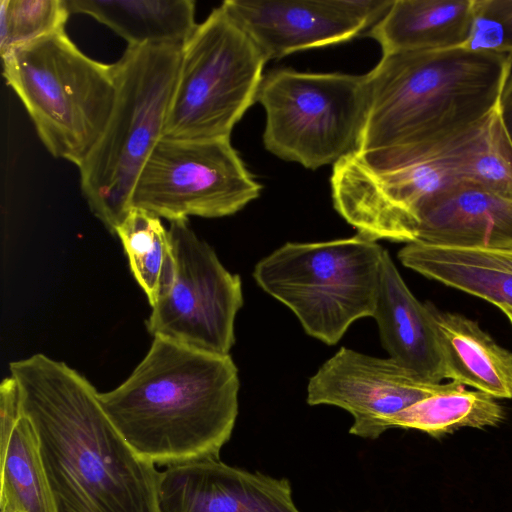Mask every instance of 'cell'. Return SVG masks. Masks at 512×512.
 Masks as SVG:
<instances>
[{"instance_id": "8992f818", "label": "cell", "mask_w": 512, "mask_h": 512, "mask_svg": "<svg viewBox=\"0 0 512 512\" xmlns=\"http://www.w3.org/2000/svg\"><path fill=\"white\" fill-rule=\"evenodd\" d=\"M384 250L359 233L325 242H288L261 259L253 277L295 314L308 335L334 345L353 322L372 317Z\"/></svg>"}, {"instance_id": "e0dca14e", "label": "cell", "mask_w": 512, "mask_h": 512, "mask_svg": "<svg viewBox=\"0 0 512 512\" xmlns=\"http://www.w3.org/2000/svg\"><path fill=\"white\" fill-rule=\"evenodd\" d=\"M474 0H394L367 35L383 53L459 48L466 42Z\"/></svg>"}, {"instance_id": "9a60e30c", "label": "cell", "mask_w": 512, "mask_h": 512, "mask_svg": "<svg viewBox=\"0 0 512 512\" xmlns=\"http://www.w3.org/2000/svg\"><path fill=\"white\" fill-rule=\"evenodd\" d=\"M372 317L389 357L425 381L441 383L442 356L428 303L410 291L384 250Z\"/></svg>"}, {"instance_id": "603a6c76", "label": "cell", "mask_w": 512, "mask_h": 512, "mask_svg": "<svg viewBox=\"0 0 512 512\" xmlns=\"http://www.w3.org/2000/svg\"><path fill=\"white\" fill-rule=\"evenodd\" d=\"M115 235L123 245L135 280L152 307L167 287L173 271L168 229L159 216L131 207Z\"/></svg>"}, {"instance_id": "5bb4252c", "label": "cell", "mask_w": 512, "mask_h": 512, "mask_svg": "<svg viewBox=\"0 0 512 512\" xmlns=\"http://www.w3.org/2000/svg\"><path fill=\"white\" fill-rule=\"evenodd\" d=\"M416 242L466 249H512V198L455 180L420 210Z\"/></svg>"}, {"instance_id": "ac0fdd59", "label": "cell", "mask_w": 512, "mask_h": 512, "mask_svg": "<svg viewBox=\"0 0 512 512\" xmlns=\"http://www.w3.org/2000/svg\"><path fill=\"white\" fill-rule=\"evenodd\" d=\"M70 13L106 25L128 46H183L197 27L193 0H66Z\"/></svg>"}, {"instance_id": "7c38bea8", "label": "cell", "mask_w": 512, "mask_h": 512, "mask_svg": "<svg viewBox=\"0 0 512 512\" xmlns=\"http://www.w3.org/2000/svg\"><path fill=\"white\" fill-rule=\"evenodd\" d=\"M159 512H300L287 479L232 467L220 457L166 467Z\"/></svg>"}, {"instance_id": "4fadbf2b", "label": "cell", "mask_w": 512, "mask_h": 512, "mask_svg": "<svg viewBox=\"0 0 512 512\" xmlns=\"http://www.w3.org/2000/svg\"><path fill=\"white\" fill-rule=\"evenodd\" d=\"M221 5L267 60L346 42L366 32L333 0H226Z\"/></svg>"}, {"instance_id": "cb8c5ba5", "label": "cell", "mask_w": 512, "mask_h": 512, "mask_svg": "<svg viewBox=\"0 0 512 512\" xmlns=\"http://www.w3.org/2000/svg\"><path fill=\"white\" fill-rule=\"evenodd\" d=\"M66 0H1L0 55L64 30L70 15Z\"/></svg>"}, {"instance_id": "3957f363", "label": "cell", "mask_w": 512, "mask_h": 512, "mask_svg": "<svg viewBox=\"0 0 512 512\" xmlns=\"http://www.w3.org/2000/svg\"><path fill=\"white\" fill-rule=\"evenodd\" d=\"M239 387L230 354L153 337L131 375L99 401L139 457L168 467L219 457L234 429Z\"/></svg>"}, {"instance_id": "ba28073f", "label": "cell", "mask_w": 512, "mask_h": 512, "mask_svg": "<svg viewBox=\"0 0 512 512\" xmlns=\"http://www.w3.org/2000/svg\"><path fill=\"white\" fill-rule=\"evenodd\" d=\"M257 101L266 114L263 142L275 156L314 170L357 151L365 75L281 68L263 77Z\"/></svg>"}, {"instance_id": "277c9868", "label": "cell", "mask_w": 512, "mask_h": 512, "mask_svg": "<svg viewBox=\"0 0 512 512\" xmlns=\"http://www.w3.org/2000/svg\"><path fill=\"white\" fill-rule=\"evenodd\" d=\"M182 48L128 46L114 63V108L101 138L78 166L89 209L112 234L130 210L138 176L163 137Z\"/></svg>"}, {"instance_id": "4dcf8cb0", "label": "cell", "mask_w": 512, "mask_h": 512, "mask_svg": "<svg viewBox=\"0 0 512 512\" xmlns=\"http://www.w3.org/2000/svg\"><path fill=\"white\" fill-rule=\"evenodd\" d=\"M0 512H20V511H0Z\"/></svg>"}, {"instance_id": "f546056e", "label": "cell", "mask_w": 512, "mask_h": 512, "mask_svg": "<svg viewBox=\"0 0 512 512\" xmlns=\"http://www.w3.org/2000/svg\"><path fill=\"white\" fill-rule=\"evenodd\" d=\"M497 308L502 311V313L507 317L510 324L512 325V307L506 306V305H500V306H497Z\"/></svg>"}, {"instance_id": "52a82bcc", "label": "cell", "mask_w": 512, "mask_h": 512, "mask_svg": "<svg viewBox=\"0 0 512 512\" xmlns=\"http://www.w3.org/2000/svg\"><path fill=\"white\" fill-rule=\"evenodd\" d=\"M268 60L221 5L183 45L163 137L230 139L257 101Z\"/></svg>"}, {"instance_id": "f1b7e54d", "label": "cell", "mask_w": 512, "mask_h": 512, "mask_svg": "<svg viewBox=\"0 0 512 512\" xmlns=\"http://www.w3.org/2000/svg\"><path fill=\"white\" fill-rule=\"evenodd\" d=\"M491 10L500 18L505 26L507 46L506 52L512 57V0H487Z\"/></svg>"}, {"instance_id": "d4e9b609", "label": "cell", "mask_w": 512, "mask_h": 512, "mask_svg": "<svg viewBox=\"0 0 512 512\" xmlns=\"http://www.w3.org/2000/svg\"><path fill=\"white\" fill-rule=\"evenodd\" d=\"M506 46V30L500 18L491 10L487 0H474L470 31L462 48L507 54Z\"/></svg>"}, {"instance_id": "d6986e66", "label": "cell", "mask_w": 512, "mask_h": 512, "mask_svg": "<svg viewBox=\"0 0 512 512\" xmlns=\"http://www.w3.org/2000/svg\"><path fill=\"white\" fill-rule=\"evenodd\" d=\"M405 267L446 286L512 307V272L475 259L460 248L408 243L398 253Z\"/></svg>"}, {"instance_id": "7402d4cb", "label": "cell", "mask_w": 512, "mask_h": 512, "mask_svg": "<svg viewBox=\"0 0 512 512\" xmlns=\"http://www.w3.org/2000/svg\"><path fill=\"white\" fill-rule=\"evenodd\" d=\"M503 420L504 410L495 398L458 384L399 412L388 427L417 429L439 437L464 427L496 426Z\"/></svg>"}, {"instance_id": "8fae6325", "label": "cell", "mask_w": 512, "mask_h": 512, "mask_svg": "<svg viewBox=\"0 0 512 512\" xmlns=\"http://www.w3.org/2000/svg\"><path fill=\"white\" fill-rule=\"evenodd\" d=\"M458 384L428 382L395 360L342 347L310 378L309 405H332L353 417L350 434L377 439L389 420L413 404Z\"/></svg>"}, {"instance_id": "5b68a950", "label": "cell", "mask_w": 512, "mask_h": 512, "mask_svg": "<svg viewBox=\"0 0 512 512\" xmlns=\"http://www.w3.org/2000/svg\"><path fill=\"white\" fill-rule=\"evenodd\" d=\"M7 85L45 148L77 167L101 138L116 99L113 64L84 54L65 29L2 57Z\"/></svg>"}, {"instance_id": "44dd1931", "label": "cell", "mask_w": 512, "mask_h": 512, "mask_svg": "<svg viewBox=\"0 0 512 512\" xmlns=\"http://www.w3.org/2000/svg\"><path fill=\"white\" fill-rule=\"evenodd\" d=\"M437 154L456 180L480 185L512 198V144L497 110Z\"/></svg>"}, {"instance_id": "9c48e42d", "label": "cell", "mask_w": 512, "mask_h": 512, "mask_svg": "<svg viewBox=\"0 0 512 512\" xmlns=\"http://www.w3.org/2000/svg\"><path fill=\"white\" fill-rule=\"evenodd\" d=\"M261 185L247 170L230 139L162 137L135 183L131 207L160 218L232 215L259 197Z\"/></svg>"}, {"instance_id": "2e32d148", "label": "cell", "mask_w": 512, "mask_h": 512, "mask_svg": "<svg viewBox=\"0 0 512 512\" xmlns=\"http://www.w3.org/2000/svg\"><path fill=\"white\" fill-rule=\"evenodd\" d=\"M427 303L444 378L495 399H512V352L500 346L476 321Z\"/></svg>"}, {"instance_id": "7a4b0ae2", "label": "cell", "mask_w": 512, "mask_h": 512, "mask_svg": "<svg viewBox=\"0 0 512 512\" xmlns=\"http://www.w3.org/2000/svg\"><path fill=\"white\" fill-rule=\"evenodd\" d=\"M511 68L510 55L462 47L383 53L365 75L355 155L372 169L434 156L495 111Z\"/></svg>"}, {"instance_id": "484cf974", "label": "cell", "mask_w": 512, "mask_h": 512, "mask_svg": "<svg viewBox=\"0 0 512 512\" xmlns=\"http://www.w3.org/2000/svg\"><path fill=\"white\" fill-rule=\"evenodd\" d=\"M23 414L20 387L17 380L10 375L0 384V442L8 438Z\"/></svg>"}, {"instance_id": "30bf717a", "label": "cell", "mask_w": 512, "mask_h": 512, "mask_svg": "<svg viewBox=\"0 0 512 512\" xmlns=\"http://www.w3.org/2000/svg\"><path fill=\"white\" fill-rule=\"evenodd\" d=\"M173 271L146 320L148 332L187 347L228 355L243 306L239 275L229 272L188 219L170 221Z\"/></svg>"}, {"instance_id": "6da1fadb", "label": "cell", "mask_w": 512, "mask_h": 512, "mask_svg": "<svg viewBox=\"0 0 512 512\" xmlns=\"http://www.w3.org/2000/svg\"><path fill=\"white\" fill-rule=\"evenodd\" d=\"M9 369L36 428L58 512H159L160 472L127 444L84 376L41 353Z\"/></svg>"}, {"instance_id": "4316f807", "label": "cell", "mask_w": 512, "mask_h": 512, "mask_svg": "<svg viewBox=\"0 0 512 512\" xmlns=\"http://www.w3.org/2000/svg\"><path fill=\"white\" fill-rule=\"evenodd\" d=\"M469 256L512 272V249H466Z\"/></svg>"}, {"instance_id": "83f0119b", "label": "cell", "mask_w": 512, "mask_h": 512, "mask_svg": "<svg viewBox=\"0 0 512 512\" xmlns=\"http://www.w3.org/2000/svg\"><path fill=\"white\" fill-rule=\"evenodd\" d=\"M499 119L512 144V75L504 83L496 107Z\"/></svg>"}, {"instance_id": "ffe728a7", "label": "cell", "mask_w": 512, "mask_h": 512, "mask_svg": "<svg viewBox=\"0 0 512 512\" xmlns=\"http://www.w3.org/2000/svg\"><path fill=\"white\" fill-rule=\"evenodd\" d=\"M0 511L58 512L35 426L25 414L0 442Z\"/></svg>"}]
</instances>
